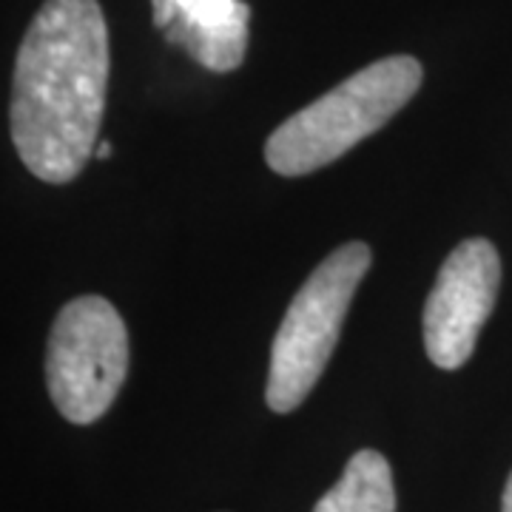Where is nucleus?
Instances as JSON below:
<instances>
[{"label":"nucleus","instance_id":"f257e3e1","mask_svg":"<svg viewBox=\"0 0 512 512\" xmlns=\"http://www.w3.org/2000/svg\"><path fill=\"white\" fill-rule=\"evenodd\" d=\"M109 83V29L97 0H46L20 40L12 143L43 183H69L97 151Z\"/></svg>","mask_w":512,"mask_h":512},{"label":"nucleus","instance_id":"f03ea898","mask_svg":"<svg viewBox=\"0 0 512 512\" xmlns=\"http://www.w3.org/2000/svg\"><path fill=\"white\" fill-rule=\"evenodd\" d=\"M421 80L424 69L416 57L370 63L276 128L265 143V163L282 177L319 171L390 123L416 97Z\"/></svg>","mask_w":512,"mask_h":512},{"label":"nucleus","instance_id":"7ed1b4c3","mask_svg":"<svg viewBox=\"0 0 512 512\" xmlns=\"http://www.w3.org/2000/svg\"><path fill=\"white\" fill-rule=\"evenodd\" d=\"M370 262L365 242H348L325 256L293 296L271 345L265 399L274 413L296 410L325 373Z\"/></svg>","mask_w":512,"mask_h":512},{"label":"nucleus","instance_id":"20e7f679","mask_svg":"<svg viewBox=\"0 0 512 512\" xmlns=\"http://www.w3.org/2000/svg\"><path fill=\"white\" fill-rule=\"evenodd\" d=\"M128 373L123 316L103 296H77L57 313L46 348V384L72 424L109 413Z\"/></svg>","mask_w":512,"mask_h":512},{"label":"nucleus","instance_id":"39448f33","mask_svg":"<svg viewBox=\"0 0 512 512\" xmlns=\"http://www.w3.org/2000/svg\"><path fill=\"white\" fill-rule=\"evenodd\" d=\"M501 285V256L490 239H464L444 259L424 302V350L441 370H458L487 325Z\"/></svg>","mask_w":512,"mask_h":512},{"label":"nucleus","instance_id":"423d86ee","mask_svg":"<svg viewBox=\"0 0 512 512\" xmlns=\"http://www.w3.org/2000/svg\"><path fill=\"white\" fill-rule=\"evenodd\" d=\"M154 26L208 72H234L248 49L251 6L242 0H151Z\"/></svg>","mask_w":512,"mask_h":512},{"label":"nucleus","instance_id":"0eeeda50","mask_svg":"<svg viewBox=\"0 0 512 512\" xmlns=\"http://www.w3.org/2000/svg\"><path fill=\"white\" fill-rule=\"evenodd\" d=\"M313 512H396V487L387 458L376 450H359Z\"/></svg>","mask_w":512,"mask_h":512},{"label":"nucleus","instance_id":"6e6552de","mask_svg":"<svg viewBox=\"0 0 512 512\" xmlns=\"http://www.w3.org/2000/svg\"><path fill=\"white\" fill-rule=\"evenodd\" d=\"M501 510L512 512V473L507 478V487H504V501H501Z\"/></svg>","mask_w":512,"mask_h":512},{"label":"nucleus","instance_id":"1a4fd4ad","mask_svg":"<svg viewBox=\"0 0 512 512\" xmlns=\"http://www.w3.org/2000/svg\"><path fill=\"white\" fill-rule=\"evenodd\" d=\"M97 160H109L111 157V143H97Z\"/></svg>","mask_w":512,"mask_h":512}]
</instances>
